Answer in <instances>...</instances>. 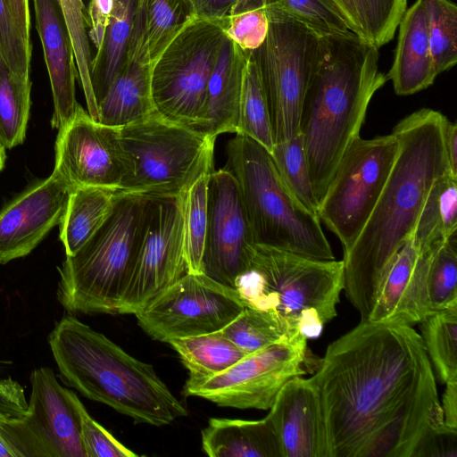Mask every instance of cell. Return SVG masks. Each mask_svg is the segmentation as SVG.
<instances>
[{"instance_id":"cell-1","label":"cell","mask_w":457,"mask_h":457,"mask_svg":"<svg viewBox=\"0 0 457 457\" xmlns=\"http://www.w3.org/2000/svg\"><path fill=\"white\" fill-rule=\"evenodd\" d=\"M311 378L331 457H414L445 425L430 360L411 326L361 321L328 345Z\"/></svg>"},{"instance_id":"cell-2","label":"cell","mask_w":457,"mask_h":457,"mask_svg":"<svg viewBox=\"0 0 457 457\" xmlns=\"http://www.w3.org/2000/svg\"><path fill=\"white\" fill-rule=\"evenodd\" d=\"M445 120L442 113L423 108L393 129L399 142L396 159L369 220L342 260L344 289L361 321L368 320L385 273L412 237L432 185L451 174L445 149Z\"/></svg>"},{"instance_id":"cell-3","label":"cell","mask_w":457,"mask_h":457,"mask_svg":"<svg viewBox=\"0 0 457 457\" xmlns=\"http://www.w3.org/2000/svg\"><path fill=\"white\" fill-rule=\"evenodd\" d=\"M378 62L379 48L353 31L320 37L299 123L319 203L344 154L360 137L371 98L388 80Z\"/></svg>"},{"instance_id":"cell-4","label":"cell","mask_w":457,"mask_h":457,"mask_svg":"<svg viewBox=\"0 0 457 457\" xmlns=\"http://www.w3.org/2000/svg\"><path fill=\"white\" fill-rule=\"evenodd\" d=\"M48 344L62 380L137 423L162 427L187 416L154 367L129 354L73 314L57 321Z\"/></svg>"},{"instance_id":"cell-5","label":"cell","mask_w":457,"mask_h":457,"mask_svg":"<svg viewBox=\"0 0 457 457\" xmlns=\"http://www.w3.org/2000/svg\"><path fill=\"white\" fill-rule=\"evenodd\" d=\"M150 196L117 191L96 234L57 268L56 296L70 313H117L146 225Z\"/></svg>"},{"instance_id":"cell-6","label":"cell","mask_w":457,"mask_h":457,"mask_svg":"<svg viewBox=\"0 0 457 457\" xmlns=\"http://www.w3.org/2000/svg\"><path fill=\"white\" fill-rule=\"evenodd\" d=\"M236 289L245 305L270 312L292 334L316 338L337 315L344 264L256 244Z\"/></svg>"},{"instance_id":"cell-7","label":"cell","mask_w":457,"mask_h":457,"mask_svg":"<svg viewBox=\"0 0 457 457\" xmlns=\"http://www.w3.org/2000/svg\"><path fill=\"white\" fill-rule=\"evenodd\" d=\"M226 154L224 168L236 179L257 245L316 260H335L318 215L291 193L265 147L236 134L228 142Z\"/></svg>"},{"instance_id":"cell-8","label":"cell","mask_w":457,"mask_h":457,"mask_svg":"<svg viewBox=\"0 0 457 457\" xmlns=\"http://www.w3.org/2000/svg\"><path fill=\"white\" fill-rule=\"evenodd\" d=\"M129 172L120 190L147 196L183 195L213 170L215 137L156 112L120 129Z\"/></svg>"},{"instance_id":"cell-9","label":"cell","mask_w":457,"mask_h":457,"mask_svg":"<svg viewBox=\"0 0 457 457\" xmlns=\"http://www.w3.org/2000/svg\"><path fill=\"white\" fill-rule=\"evenodd\" d=\"M228 39L217 21H190L164 48L151 68L155 112L196 129L209 79Z\"/></svg>"},{"instance_id":"cell-10","label":"cell","mask_w":457,"mask_h":457,"mask_svg":"<svg viewBox=\"0 0 457 457\" xmlns=\"http://www.w3.org/2000/svg\"><path fill=\"white\" fill-rule=\"evenodd\" d=\"M267 11L268 35L250 53L258 67L274 143H278L299 133L301 110L320 36L292 18Z\"/></svg>"},{"instance_id":"cell-11","label":"cell","mask_w":457,"mask_h":457,"mask_svg":"<svg viewBox=\"0 0 457 457\" xmlns=\"http://www.w3.org/2000/svg\"><path fill=\"white\" fill-rule=\"evenodd\" d=\"M399 149L395 134L356 138L341 158L319 203L318 217L341 242L353 245L390 175Z\"/></svg>"},{"instance_id":"cell-12","label":"cell","mask_w":457,"mask_h":457,"mask_svg":"<svg viewBox=\"0 0 457 457\" xmlns=\"http://www.w3.org/2000/svg\"><path fill=\"white\" fill-rule=\"evenodd\" d=\"M307 338H285L250 353L212 377L186 381L183 395L204 398L222 407L270 410L291 378L305 374Z\"/></svg>"},{"instance_id":"cell-13","label":"cell","mask_w":457,"mask_h":457,"mask_svg":"<svg viewBox=\"0 0 457 457\" xmlns=\"http://www.w3.org/2000/svg\"><path fill=\"white\" fill-rule=\"evenodd\" d=\"M245 306L236 288L204 273L187 272L135 316L152 339L168 343L220 331Z\"/></svg>"},{"instance_id":"cell-14","label":"cell","mask_w":457,"mask_h":457,"mask_svg":"<svg viewBox=\"0 0 457 457\" xmlns=\"http://www.w3.org/2000/svg\"><path fill=\"white\" fill-rule=\"evenodd\" d=\"M29 412L0 419V434L19 457H87L80 436L78 396L59 384L48 367L30 375Z\"/></svg>"},{"instance_id":"cell-15","label":"cell","mask_w":457,"mask_h":457,"mask_svg":"<svg viewBox=\"0 0 457 457\" xmlns=\"http://www.w3.org/2000/svg\"><path fill=\"white\" fill-rule=\"evenodd\" d=\"M183 195L150 196L137 257L117 313L136 314L187 272Z\"/></svg>"},{"instance_id":"cell-16","label":"cell","mask_w":457,"mask_h":457,"mask_svg":"<svg viewBox=\"0 0 457 457\" xmlns=\"http://www.w3.org/2000/svg\"><path fill=\"white\" fill-rule=\"evenodd\" d=\"M54 151V170L72 189L97 187L118 191L129 172L120 129L95 120L79 104L58 129Z\"/></svg>"},{"instance_id":"cell-17","label":"cell","mask_w":457,"mask_h":457,"mask_svg":"<svg viewBox=\"0 0 457 457\" xmlns=\"http://www.w3.org/2000/svg\"><path fill=\"white\" fill-rule=\"evenodd\" d=\"M207 210L203 273L236 288L249 270L256 243L236 179L225 168L210 174Z\"/></svg>"},{"instance_id":"cell-18","label":"cell","mask_w":457,"mask_h":457,"mask_svg":"<svg viewBox=\"0 0 457 457\" xmlns=\"http://www.w3.org/2000/svg\"><path fill=\"white\" fill-rule=\"evenodd\" d=\"M71 190L53 170L0 211V264L29 254L59 225Z\"/></svg>"},{"instance_id":"cell-19","label":"cell","mask_w":457,"mask_h":457,"mask_svg":"<svg viewBox=\"0 0 457 457\" xmlns=\"http://www.w3.org/2000/svg\"><path fill=\"white\" fill-rule=\"evenodd\" d=\"M268 416L281 457H331L321 397L311 378L288 380Z\"/></svg>"},{"instance_id":"cell-20","label":"cell","mask_w":457,"mask_h":457,"mask_svg":"<svg viewBox=\"0 0 457 457\" xmlns=\"http://www.w3.org/2000/svg\"><path fill=\"white\" fill-rule=\"evenodd\" d=\"M436 250L419 252L411 237L403 245L379 284L367 321L412 327L428 316L426 278Z\"/></svg>"},{"instance_id":"cell-21","label":"cell","mask_w":457,"mask_h":457,"mask_svg":"<svg viewBox=\"0 0 457 457\" xmlns=\"http://www.w3.org/2000/svg\"><path fill=\"white\" fill-rule=\"evenodd\" d=\"M54 102L51 125L59 129L74 114L78 71L70 34L57 0H31Z\"/></svg>"},{"instance_id":"cell-22","label":"cell","mask_w":457,"mask_h":457,"mask_svg":"<svg viewBox=\"0 0 457 457\" xmlns=\"http://www.w3.org/2000/svg\"><path fill=\"white\" fill-rule=\"evenodd\" d=\"M397 29L395 59L387 73L395 92L409 96L431 86L436 78L427 31L423 0L405 10Z\"/></svg>"},{"instance_id":"cell-23","label":"cell","mask_w":457,"mask_h":457,"mask_svg":"<svg viewBox=\"0 0 457 457\" xmlns=\"http://www.w3.org/2000/svg\"><path fill=\"white\" fill-rule=\"evenodd\" d=\"M247 53L228 38L209 79L198 130L212 137L236 133Z\"/></svg>"},{"instance_id":"cell-24","label":"cell","mask_w":457,"mask_h":457,"mask_svg":"<svg viewBox=\"0 0 457 457\" xmlns=\"http://www.w3.org/2000/svg\"><path fill=\"white\" fill-rule=\"evenodd\" d=\"M201 433L203 451L211 457H281L268 415L257 420L212 418Z\"/></svg>"},{"instance_id":"cell-25","label":"cell","mask_w":457,"mask_h":457,"mask_svg":"<svg viewBox=\"0 0 457 457\" xmlns=\"http://www.w3.org/2000/svg\"><path fill=\"white\" fill-rule=\"evenodd\" d=\"M150 63L127 59L104 96L98 102V121L120 129L155 112Z\"/></svg>"},{"instance_id":"cell-26","label":"cell","mask_w":457,"mask_h":457,"mask_svg":"<svg viewBox=\"0 0 457 457\" xmlns=\"http://www.w3.org/2000/svg\"><path fill=\"white\" fill-rule=\"evenodd\" d=\"M117 191L97 187L73 188L59 223L66 256L75 254L111 214Z\"/></svg>"},{"instance_id":"cell-27","label":"cell","mask_w":457,"mask_h":457,"mask_svg":"<svg viewBox=\"0 0 457 457\" xmlns=\"http://www.w3.org/2000/svg\"><path fill=\"white\" fill-rule=\"evenodd\" d=\"M138 2L113 0L103 42L91 62L90 78L96 104L124 66Z\"/></svg>"},{"instance_id":"cell-28","label":"cell","mask_w":457,"mask_h":457,"mask_svg":"<svg viewBox=\"0 0 457 457\" xmlns=\"http://www.w3.org/2000/svg\"><path fill=\"white\" fill-rule=\"evenodd\" d=\"M457 178L450 173L432 185L412 233L419 252L437 249L457 231Z\"/></svg>"},{"instance_id":"cell-29","label":"cell","mask_w":457,"mask_h":457,"mask_svg":"<svg viewBox=\"0 0 457 457\" xmlns=\"http://www.w3.org/2000/svg\"><path fill=\"white\" fill-rule=\"evenodd\" d=\"M168 344L178 353L191 380L217 375L248 355L220 331L174 338Z\"/></svg>"},{"instance_id":"cell-30","label":"cell","mask_w":457,"mask_h":457,"mask_svg":"<svg viewBox=\"0 0 457 457\" xmlns=\"http://www.w3.org/2000/svg\"><path fill=\"white\" fill-rule=\"evenodd\" d=\"M246 53L235 134L246 136L270 152L275 143L268 104L256 62L251 53Z\"/></svg>"},{"instance_id":"cell-31","label":"cell","mask_w":457,"mask_h":457,"mask_svg":"<svg viewBox=\"0 0 457 457\" xmlns=\"http://www.w3.org/2000/svg\"><path fill=\"white\" fill-rule=\"evenodd\" d=\"M420 324L425 350L440 380L457 378V303L427 316Z\"/></svg>"},{"instance_id":"cell-32","label":"cell","mask_w":457,"mask_h":457,"mask_svg":"<svg viewBox=\"0 0 457 457\" xmlns=\"http://www.w3.org/2000/svg\"><path fill=\"white\" fill-rule=\"evenodd\" d=\"M211 173L202 175L183 194L184 253L189 273H203L202 260L208 220V181Z\"/></svg>"},{"instance_id":"cell-33","label":"cell","mask_w":457,"mask_h":457,"mask_svg":"<svg viewBox=\"0 0 457 457\" xmlns=\"http://www.w3.org/2000/svg\"><path fill=\"white\" fill-rule=\"evenodd\" d=\"M220 332L247 354L297 335L270 312L247 305Z\"/></svg>"},{"instance_id":"cell-34","label":"cell","mask_w":457,"mask_h":457,"mask_svg":"<svg viewBox=\"0 0 457 457\" xmlns=\"http://www.w3.org/2000/svg\"><path fill=\"white\" fill-rule=\"evenodd\" d=\"M31 85L17 80L0 54V139L6 148L21 145L26 136Z\"/></svg>"},{"instance_id":"cell-35","label":"cell","mask_w":457,"mask_h":457,"mask_svg":"<svg viewBox=\"0 0 457 457\" xmlns=\"http://www.w3.org/2000/svg\"><path fill=\"white\" fill-rule=\"evenodd\" d=\"M270 153L291 193L305 209L318 215L319 201L314 193L301 134L275 143Z\"/></svg>"},{"instance_id":"cell-36","label":"cell","mask_w":457,"mask_h":457,"mask_svg":"<svg viewBox=\"0 0 457 457\" xmlns=\"http://www.w3.org/2000/svg\"><path fill=\"white\" fill-rule=\"evenodd\" d=\"M427 31L436 74L457 62V6L450 0H423Z\"/></svg>"},{"instance_id":"cell-37","label":"cell","mask_w":457,"mask_h":457,"mask_svg":"<svg viewBox=\"0 0 457 457\" xmlns=\"http://www.w3.org/2000/svg\"><path fill=\"white\" fill-rule=\"evenodd\" d=\"M267 10L292 18L319 36L353 31L335 0H268Z\"/></svg>"},{"instance_id":"cell-38","label":"cell","mask_w":457,"mask_h":457,"mask_svg":"<svg viewBox=\"0 0 457 457\" xmlns=\"http://www.w3.org/2000/svg\"><path fill=\"white\" fill-rule=\"evenodd\" d=\"M71 40L78 79L83 89L87 112L98 121L97 104L95 98L91 78L92 53L88 38L87 8L82 0H57Z\"/></svg>"},{"instance_id":"cell-39","label":"cell","mask_w":457,"mask_h":457,"mask_svg":"<svg viewBox=\"0 0 457 457\" xmlns=\"http://www.w3.org/2000/svg\"><path fill=\"white\" fill-rule=\"evenodd\" d=\"M151 63L192 18L186 0H142Z\"/></svg>"},{"instance_id":"cell-40","label":"cell","mask_w":457,"mask_h":457,"mask_svg":"<svg viewBox=\"0 0 457 457\" xmlns=\"http://www.w3.org/2000/svg\"><path fill=\"white\" fill-rule=\"evenodd\" d=\"M456 234L445 240L433 253L426 278L428 315L457 303Z\"/></svg>"},{"instance_id":"cell-41","label":"cell","mask_w":457,"mask_h":457,"mask_svg":"<svg viewBox=\"0 0 457 457\" xmlns=\"http://www.w3.org/2000/svg\"><path fill=\"white\" fill-rule=\"evenodd\" d=\"M267 4V0L240 3L219 21L227 37L245 52L259 48L268 35L270 19Z\"/></svg>"},{"instance_id":"cell-42","label":"cell","mask_w":457,"mask_h":457,"mask_svg":"<svg viewBox=\"0 0 457 457\" xmlns=\"http://www.w3.org/2000/svg\"><path fill=\"white\" fill-rule=\"evenodd\" d=\"M357 5L366 39L380 48L394 37L407 0H357Z\"/></svg>"},{"instance_id":"cell-43","label":"cell","mask_w":457,"mask_h":457,"mask_svg":"<svg viewBox=\"0 0 457 457\" xmlns=\"http://www.w3.org/2000/svg\"><path fill=\"white\" fill-rule=\"evenodd\" d=\"M32 46L22 38L7 0H0V54L10 73L19 81L31 85Z\"/></svg>"},{"instance_id":"cell-44","label":"cell","mask_w":457,"mask_h":457,"mask_svg":"<svg viewBox=\"0 0 457 457\" xmlns=\"http://www.w3.org/2000/svg\"><path fill=\"white\" fill-rule=\"evenodd\" d=\"M80 420V436L87 457H137L107 429L95 420L77 399Z\"/></svg>"},{"instance_id":"cell-45","label":"cell","mask_w":457,"mask_h":457,"mask_svg":"<svg viewBox=\"0 0 457 457\" xmlns=\"http://www.w3.org/2000/svg\"><path fill=\"white\" fill-rule=\"evenodd\" d=\"M28 412L29 404L23 386L11 378L0 379V419H19Z\"/></svg>"},{"instance_id":"cell-46","label":"cell","mask_w":457,"mask_h":457,"mask_svg":"<svg viewBox=\"0 0 457 457\" xmlns=\"http://www.w3.org/2000/svg\"><path fill=\"white\" fill-rule=\"evenodd\" d=\"M113 7V0H89L87 6L88 38L96 51L104 39L105 29Z\"/></svg>"},{"instance_id":"cell-47","label":"cell","mask_w":457,"mask_h":457,"mask_svg":"<svg viewBox=\"0 0 457 457\" xmlns=\"http://www.w3.org/2000/svg\"><path fill=\"white\" fill-rule=\"evenodd\" d=\"M245 1L249 0H186L192 18L218 21L234 6Z\"/></svg>"},{"instance_id":"cell-48","label":"cell","mask_w":457,"mask_h":457,"mask_svg":"<svg viewBox=\"0 0 457 457\" xmlns=\"http://www.w3.org/2000/svg\"><path fill=\"white\" fill-rule=\"evenodd\" d=\"M7 2L22 38L28 45L32 46L29 0H7Z\"/></svg>"},{"instance_id":"cell-49","label":"cell","mask_w":457,"mask_h":457,"mask_svg":"<svg viewBox=\"0 0 457 457\" xmlns=\"http://www.w3.org/2000/svg\"><path fill=\"white\" fill-rule=\"evenodd\" d=\"M441 404L446 427L457 429V378L448 381Z\"/></svg>"},{"instance_id":"cell-50","label":"cell","mask_w":457,"mask_h":457,"mask_svg":"<svg viewBox=\"0 0 457 457\" xmlns=\"http://www.w3.org/2000/svg\"><path fill=\"white\" fill-rule=\"evenodd\" d=\"M445 149L449 170L457 178V126L446 119L445 123Z\"/></svg>"},{"instance_id":"cell-51","label":"cell","mask_w":457,"mask_h":457,"mask_svg":"<svg viewBox=\"0 0 457 457\" xmlns=\"http://www.w3.org/2000/svg\"><path fill=\"white\" fill-rule=\"evenodd\" d=\"M336 2L345 13L351 29L359 36L365 37L359 15L357 0H336Z\"/></svg>"},{"instance_id":"cell-52","label":"cell","mask_w":457,"mask_h":457,"mask_svg":"<svg viewBox=\"0 0 457 457\" xmlns=\"http://www.w3.org/2000/svg\"><path fill=\"white\" fill-rule=\"evenodd\" d=\"M0 457H19L15 450L0 434Z\"/></svg>"},{"instance_id":"cell-53","label":"cell","mask_w":457,"mask_h":457,"mask_svg":"<svg viewBox=\"0 0 457 457\" xmlns=\"http://www.w3.org/2000/svg\"><path fill=\"white\" fill-rule=\"evenodd\" d=\"M5 148L6 147L0 139V171L3 170L6 161Z\"/></svg>"},{"instance_id":"cell-54","label":"cell","mask_w":457,"mask_h":457,"mask_svg":"<svg viewBox=\"0 0 457 457\" xmlns=\"http://www.w3.org/2000/svg\"><path fill=\"white\" fill-rule=\"evenodd\" d=\"M82 2L84 3V4H85V6L87 8V4L89 3V0H82Z\"/></svg>"},{"instance_id":"cell-55","label":"cell","mask_w":457,"mask_h":457,"mask_svg":"<svg viewBox=\"0 0 457 457\" xmlns=\"http://www.w3.org/2000/svg\"><path fill=\"white\" fill-rule=\"evenodd\" d=\"M336 1V0H335ZM337 3V2H336Z\"/></svg>"}]
</instances>
